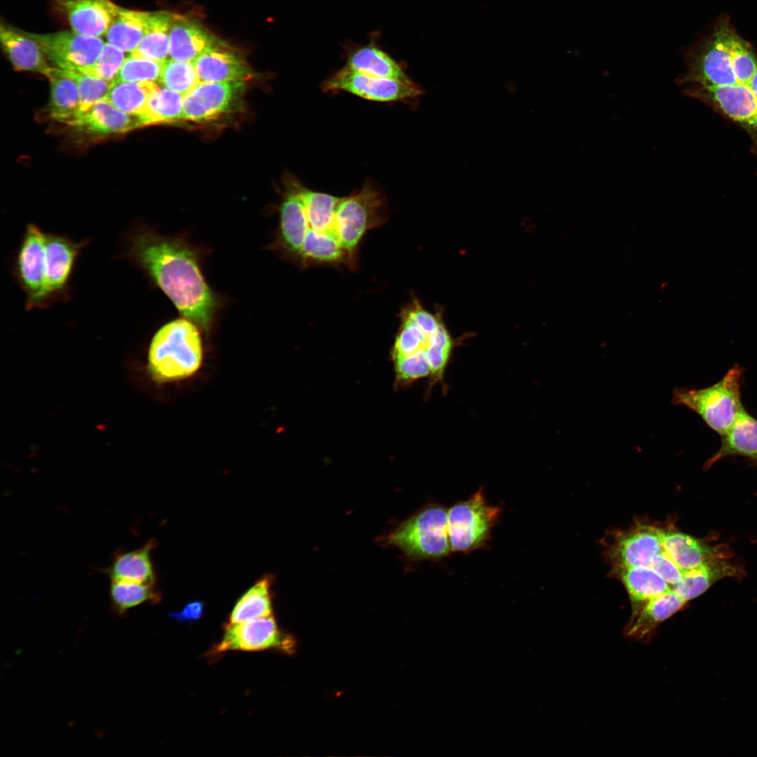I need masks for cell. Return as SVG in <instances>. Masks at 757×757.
<instances>
[{"instance_id": "cell-1", "label": "cell", "mask_w": 757, "mask_h": 757, "mask_svg": "<svg viewBox=\"0 0 757 757\" xmlns=\"http://www.w3.org/2000/svg\"><path fill=\"white\" fill-rule=\"evenodd\" d=\"M387 220L386 197L371 181L345 197L291 179L280 206L278 246L301 267L358 266L360 243Z\"/></svg>"}, {"instance_id": "cell-2", "label": "cell", "mask_w": 757, "mask_h": 757, "mask_svg": "<svg viewBox=\"0 0 757 757\" xmlns=\"http://www.w3.org/2000/svg\"><path fill=\"white\" fill-rule=\"evenodd\" d=\"M128 243V257L185 318L209 331L218 302L203 275L193 249L180 239L146 228L132 233Z\"/></svg>"}, {"instance_id": "cell-3", "label": "cell", "mask_w": 757, "mask_h": 757, "mask_svg": "<svg viewBox=\"0 0 757 757\" xmlns=\"http://www.w3.org/2000/svg\"><path fill=\"white\" fill-rule=\"evenodd\" d=\"M399 318L393 360L414 357L425 360L431 367V384L444 383L456 341L442 315L428 311L413 297L401 309Z\"/></svg>"}, {"instance_id": "cell-4", "label": "cell", "mask_w": 757, "mask_h": 757, "mask_svg": "<svg viewBox=\"0 0 757 757\" xmlns=\"http://www.w3.org/2000/svg\"><path fill=\"white\" fill-rule=\"evenodd\" d=\"M198 328L184 318L169 322L156 332L148 351V371L154 381H177L197 372L203 358Z\"/></svg>"}, {"instance_id": "cell-5", "label": "cell", "mask_w": 757, "mask_h": 757, "mask_svg": "<svg viewBox=\"0 0 757 757\" xmlns=\"http://www.w3.org/2000/svg\"><path fill=\"white\" fill-rule=\"evenodd\" d=\"M400 549L411 561L438 560L451 552L447 510L430 504L400 523L383 539Z\"/></svg>"}, {"instance_id": "cell-6", "label": "cell", "mask_w": 757, "mask_h": 757, "mask_svg": "<svg viewBox=\"0 0 757 757\" xmlns=\"http://www.w3.org/2000/svg\"><path fill=\"white\" fill-rule=\"evenodd\" d=\"M743 369L736 364L715 384L702 389L675 388L672 401L696 412L722 435L744 409L741 402Z\"/></svg>"}, {"instance_id": "cell-7", "label": "cell", "mask_w": 757, "mask_h": 757, "mask_svg": "<svg viewBox=\"0 0 757 757\" xmlns=\"http://www.w3.org/2000/svg\"><path fill=\"white\" fill-rule=\"evenodd\" d=\"M500 512V507L487 503L482 488L453 504L447 510L451 552L468 553L486 545Z\"/></svg>"}, {"instance_id": "cell-8", "label": "cell", "mask_w": 757, "mask_h": 757, "mask_svg": "<svg viewBox=\"0 0 757 757\" xmlns=\"http://www.w3.org/2000/svg\"><path fill=\"white\" fill-rule=\"evenodd\" d=\"M45 237L46 233L39 226L28 224L16 257L15 273L26 295L28 311L49 306L46 289Z\"/></svg>"}, {"instance_id": "cell-9", "label": "cell", "mask_w": 757, "mask_h": 757, "mask_svg": "<svg viewBox=\"0 0 757 757\" xmlns=\"http://www.w3.org/2000/svg\"><path fill=\"white\" fill-rule=\"evenodd\" d=\"M325 92L345 91L375 102H399L414 100L423 90L412 81L373 76L346 67L333 74L322 84Z\"/></svg>"}, {"instance_id": "cell-10", "label": "cell", "mask_w": 757, "mask_h": 757, "mask_svg": "<svg viewBox=\"0 0 757 757\" xmlns=\"http://www.w3.org/2000/svg\"><path fill=\"white\" fill-rule=\"evenodd\" d=\"M245 89L243 81L199 82L184 96L182 120L205 123L235 112Z\"/></svg>"}, {"instance_id": "cell-11", "label": "cell", "mask_w": 757, "mask_h": 757, "mask_svg": "<svg viewBox=\"0 0 757 757\" xmlns=\"http://www.w3.org/2000/svg\"><path fill=\"white\" fill-rule=\"evenodd\" d=\"M728 24L720 22L709 40L692 57L688 72L681 79L682 83L690 84V87L737 83L725 39Z\"/></svg>"}, {"instance_id": "cell-12", "label": "cell", "mask_w": 757, "mask_h": 757, "mask_svg": "<svg viewBox=\"0 0 757 757\" xmlns=\"http://www.w3.org/2000/svg\"><path fill=\"white\" fill-rule=\"evenodd\" d=\"M25 33L37 42L46 58L59 69L83 71L100 56L104 43L96 36L74 31L49 34Z\"/></svg>"}, {"instance_id": "cell-13", "label": "cell", "mask_w": 757, "mask_h": 757, "mask_svg": "<svg viewBox=\"0 0 757 757\" xmlns=\"http://www.w3.org/2000/svg\"><path fill=\"white\" fill-rule=\"evenodd\" d=\"M292 638L281 632L273 615L238 623H227L221 640L210 650L217 655L230 650L278 649L291 652Z\"/></svg>"}, {"instance_id": "cell-14", "label": "cell", "mask_w": 757, "mask_h": 757, "mask_svg": "<svg viewBox=\"0 0 757 757\" xmlns=\"http://www.w3.org/2000/svg\"><path fill=\"white\" fill-rule=\"evenodd\" d=\"M88 242H76L62 235L46 233V289L49 305L57 299L67 296L76 259Z\"/></svg>"}, {"instance_id": "cell-15", "label": "cell", "mask_w": 757, "mask_h": 757, "mask_svg": "<svg viewBox=\"0 0 757 757\" xmlns=\"http://www.w3.org/2000/svg\"><path fill=\"white\" fill-rule=\"evenodd\" d=\"M685 92L716 107L746 128L757 130V100L749 85L690 87Z\"/></svg>"}, {"instance_id": "cell-16", "label": "cell", "mask_w": 757, "mask_h": 757, "mask_svg": "<svg viewBox=\"0 0 757 757\" xmlns=\"http://www.w3.org/2000/svg\"><path fill=\"white\" fill-rule=\"evenodd\" d=\"M72 30L100 37L106 34L120 6L110 0H55Z\"/></svg>"}, {"instance_id": "cell-17", "label": "cell", "mask_w": 757, "mask_h": 757, "mask_svg": "<svg viewBox=\"0 0 757 757\" xmlns=\"http://www.w3.org/2000/svg\"><path fill=\"white\" fill-rule=\"evenodd\" d=\"M686 603L673 590L657 596L633 613L624 634L629 638L648 641L658 625L682 609Z\"/></svg>"}, {"instance_id": "cell-18", "label": "cell", "mask_w": 757, "mask_h": 757, "mask_svg": "<svg viewBox=\"0 0 757 757\" xmlns=\"http://www.w3.org/2000/svg\"><path fill=\"white\" fill-rule=\"evenodd\" d=\"M662 529L640 526L623 536L616 544L613 557L620 568L649 566L652 559L662 553Z\"/></svg>"}, {"instance_id": "cell-19", "label": "cell", "mask_w": 757, "mask_h": 757, "mask_svg": "<svg viewBox=\"0 0 757 757\" xmlns=\"http://www.w3.org/2000/svg\"><path fill=\"white\" fill-rule=\"evenodd\" d=\"M200 82L245 81L252 76L243 58L233 51L214 44L193 62Z\"/></svg>"}, {"instance_id": "cell-20", "label": "cell", "mask_w": 757, "mask_h": 757, "mask_svg": "<svg viewBox=\"0 0 757 757\" xmlns=\"http://www.w3.org/2000/svg\"><path fill=\"white\" fill-rule=\"evenodd\" d=\"M69 125L99 136L125 133L142 127L138 116L120 111L105 99L78 115Z\"/></svg>"}, {"instance_id": "cell-21", "label": "cell", "mask_w": 757, "mask_h": 757, "mask_svg": "<svg viewBox=\"0 0 757 757\" xmlns=\"http://www.w3.org/2000/svg\"><path fill=\"white\" fill-rule=\"evenodd\" d=\"M215 44L212 35L199 23L173 14L169 34V56L180 62H194Z\"/></svg>"}, {"instance_id": "cell-22", "label": "cell", "mask_w": 757, "mask_h": 757, "mask_svg": "<svg viewBox=\"0 0 757 757\" xmlns=\"http://www.w3.org/2000/svg\"><path fill=\"white\" fill-rule=\"evenodd\" d=\"M0 39L4 50L16 70L35 71L47 76L52 67L47 63L37 42L24 31L1 23Z\"/></svg>"}, {"instance_id": "cell-23", "label": "cell", "mask_w": 757, "mask_h": 757, "mask_svg": "<svg viewBox=\"0 0 757 757\" xmlns=\"http://www.w3.org/2000/svg\"><path fill=\"white\" fill-rule=\"evenodd\" d=\"M662 540L666 552L684 571L717 558L728 557L725 550L720 546L709 545L681 532L662 530Z\"/></svg>"}, {"instance_id": "cell-24", "label": "cell", "mask_w": 757, "mask_h": 757, "mask_svg": "<svg viewBox=\"0 0 757 757\" xmlns=\"http://www.w3.org/2000/svg\"><path fill=\"white\" fill-rule=\"evenodd\" d=\"M156 544V541L152 538L137 549L118 551L105 570L107 575L111 580L156 584V575L151 551Z\"/></svg>"}, {"instance_id": "cell-25", "label": "cell", "mask_w": 757, "mask_h": 757, "mask_svg": "<svg viewBox=\"0 0 757 757\" xmlns=\"http://www.w3.org/2000/svg\"><path fill=\"white\" fill-rule=\"evenodd\" d=\"M726 559L717 558L685 571L681 580L671 589L686 602L703 594L721 579L739 577L742 571Z\"/></svg>"}, {"instance_id": "cell-26", "label": "cell", "mask_w": 757, "mask_h": 757, "mask_svg": "<svg viewBox=\"0 0 757 757\" xmlns=\"http://www.w3.org/2000/svg\"><path fill=\"white\" fill-rule=\"evenodd\" d=\"M741 456L757 459V420L742 409L721 435L719 450L706 463L709 468L721 458Z\"/></svg>"}, {"instance_id": "cell-27", "label": "cell", "mask_w": 757, "mask_h": 757, "mask_svg": "<svg viewBox=\"0 0 757 757\" xmlns=\"http://www.w3.org/2000/svg\"><path fill=\"white\" fill-rule=\"evenodd\" d=\"M345 67L373 76L411 81L402 67L376 45L368 44L350 51Z\"/></svg>"}, {"instance_id": "cell-28", "label": "cell", "mask_w": 757, "mask_h": 757, "mask_svg": "<svg viewBox=\"0 0 757 757\" xmlns=\"http://www.w3.org/2000/svg\"><path fill=\"white\" fill-rule=\"evenodd\" d=\"M46 77L50 83V116L69 125L79 114L77 84L64 70L59 68L52 67Z\"/></svg>"}, {"instance_id": "cell-29", "label": "cell", "mask_w": 757, "mask_h": 757, "mask_svg": "<svg viewBox=\"0 0 757 757\" xmlns=\"http://www.w3.org/2000/svg\"><path fill=\"white\" fill-rule=\"evenodd\" d=\"M149 13L119 7L105 34L107 43L132 53L144 36Z\"/></svg>"}, {"instance_id": "cell-30", "label": "cell", "mask_w": 757, "mask_h": 757, "mask_svg": "<svg viewBox=\"0 0 757 757\" xmlns=\"http://www.w3.org/2000/svg\"><path fill=\"white\" fill-rule=\"evenodd\" d=\"M274 577L265 574L238 599L228 623H238L272 615L271 586Z\"/></svg>"}, {"instance_id": "cell-31", "label": "cell", "mask_w": 757, "mask_h": 757, "mask_svg": "<svg viewBox=\"0 0 757 757\" xmlns=\"http://www.w3.org/2000/svg\"><path fill=\"white\" fill-rule=\"evenodd\" d=\"M621 578L632 603L633 613L647 601L672 590L664 578L648 566L621 568Z\"/></svg>"}, {"instance_id": "cell-32", "label": "cell", "mask_w": 757, "mask_h": 757, "mask_svg": "<svg viewBox=\"0 0 757 757\" xmlns=\"http://www.w3.org/2000/svg\"><path fill=\"white\" fill-rule=\"evenodd\" d=\"M172 15L165 11L150 13L144 36L130 55L161 62L167 60Z\"/></svg>"}, {"instance_id": "cell-33", "label": "cell", "mask_w": 757, "mask_h": 757, "mask_svg": "<svg viewBox=\"0 0 757 757\" xmlns=\"http://www.w3.org/2000/svg\"><path fill=\"white\" fill-rule=\"evenodd\" d=\"M109 599L112 611L123 617L137 606L158 603L161 599V593L156 584L111 580Z\"/></svg>"}, {"instance_id": "cell-34", "label": "cell", "mask_w": 757, "mask_h": 757, "mask_svg": "<svg viewBox=\"0 0 757 757\" xmlns=\"http://www.w3.org/2000/svg\"><path fill=\"white\" fill-rule=\"evenodd\" d=\"M158 86L151 81H111L104 99L120 111L139 117L144 112L150 95Z\"/></svg>"}, {"instance_id": "cell-35", "label": "cell", "mask_w": 757, "mask_h": 757, "mask_svg": "<svg viewBox=\"0 0 757 757\" xmlns=\"http://www.w3.org/2000/svg\"><path fill=\"white\" fill-rule=\"evenodd\" d=\"M183 102L184 95L158 86L150 95L144 112L139 116L142 127L182 120Z\"/></svg>"}, {"instance_id": "cell-36", "label": "cell", "mask_w": 757, "mask_h": 757, "mask_svg": "<svg viewBox=\"0 0 757 757\" xmlns=\"http://www.w3.org/2000/svg\"><path fill=\"white\" fill-rule=\"evenodd\" d=\"M725 39L737 83L749 85L757 70V59L751 46L728 24Z\"/></svg>"}, {"instance_id": "cell-37", "label": "cell", "mask_w": 757, "mask_h": 757, "mask_svg": "<svg viewBox=\"0 0 757 757\" xmlns=\"http://www.w3.org/2000/svg\"><path fill=\"white\" fill-rule=\"evenodd\" d=\"M159 81L165 88L184 96L200 82L193 62L171 59L165 61Z\"/></svg>"}, {"instance_id": "cell-38", "label": "cell", "mask_w": 757, "mask_h": 757, "mask_svg": "<svg viewBox=\"0 0 757 757\" xmlns=\"http://www.w3.org/2000/svg\"><path fill=\"white\" fill-rule=\"evenodd\" d=\"M166 61V60H165ZM164 62L130 55L125 58L113 82H139L160 80Z\"/></svg>"}, {"instance_id": "cell-39", "label": "cell", "mask_w": 757, "mask_h": 757, "mask_svg": "<svg viewBox=\"0 0 757 757\" xmlns=\"http://www.w3.org/2000/svg\"><path fill=\"white\" fill-rule=\"evenodd\" d=\"M65 71L75 80L78 86L79 93V115L88 111L94 104L103 100L108 93L111 81L95 78L80 71Z\"/></svg>"}, {"instance_id": "cell-40", "label": "cell", "mask_w": 757, "mask_h": 757, "mask_svg": "<svg viewBox=\"0 0 757 757\" xmlns=\"http://www.w3.org/2000/svg\"><path fill=\"white\" fill-rule=\"evenodd\" d=\"M125 60L124 51L107 43L97 60L81 72L111 82Z\"/></svg>"}, {"instance_id": "cell-41", "label": "cell", "mask_w": 757, "mask_h": 757, "mask_svg": "<svg viewBox=\"0 0 757 757\" xmlns=\"http://www.w3.org/2000/svg\"><path fill=\"white\" fill-rule=\"evenodd\" d=\"M648 567L652 568L664 578L671 588L681 580L685 572L668 555L664 548L662 553L652 559Z\"/></svg>"}, {"instance_id": "cell-42", "label": "cell", "mask_w": 757, "mask_h": 757, "mask_svg": "<svg viewBox=\"0 0 757 757\" xmlns=\"http://www.w3.org/2000/svg\"><path fill=\"white\" fill-rule=\"evenodd\" d=\"M203 613V603L196 600L186 603L181 611L170 613V616L179 622H193L200 619Z\"/></svg>"}, {"instance_id": "cell-43", "label": "cell", "mask_w": 757, "mask_h": 757, "mask_svg": "<svg viewBox=\"0 0 757 757\" xmlns=\"http://www.w3.org/2000/svg\"><path fill=\"white\" fill-rule=\"evenodd\" d=\"M749 86L755 95V97L757 100V70L756 71L754 75L751 79Z\"/></svg>"}, {"instance_id": "cell-44", "label": "cell", "mask_w": 757, "mask_h": 757, "mask_svg": "<svg viewBox=\"0 0 757 757\" xmlns=\"http://www.w3.org/2000/svg\"><path fill=\"white\" fill-rule=\"evenodd\" d=\"M756 465H757V461H756Z\"/></svg>"}]
</instances>
